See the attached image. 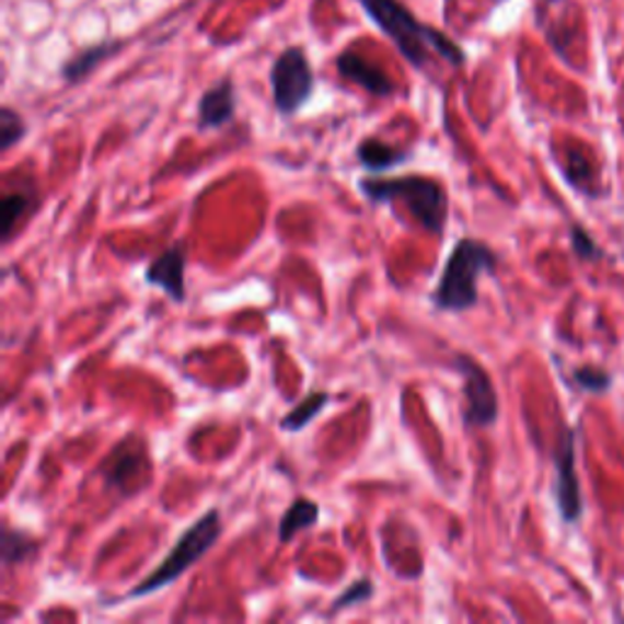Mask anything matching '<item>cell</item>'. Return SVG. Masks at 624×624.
<instances>
[{
    "instance_id": "2e32d148",
    "label": "cell",
    "mask_w": 624,
    "mask_h": 624,
    "mask_svg": "<svg viewBox=\"0 0 624 624\" xmlns=\"http://www.w3.org/2000/svg\"><path fill=\"white\" fill-rule=\"evenodd\" d=\"M330 401H332V395L327 391H312L310 395L303 397V401L290 407V411L281 417L278 427H281L284 432H303L312 419L325 411Z\"/></svg>"
},
{
    "instance_id": "ba28073f",
    "label": "cell",
    "mask_w": 624,
    "mask_h": 624,
    "mask_svg": "<svg viewBox=\"0 0 624 624\" xmlns=\"http://www.w3.org/2000/svg\"><path fill=\"white\" fill-rule=\"evenodd\" d=\"M556 464V505L564 522H578L583 515V498H580V483L576 473V432L564 429L554 451Z\"/></svg>"
},
{
    "instance_id": "e0dca14e",
    "label": "cell",
    "mask_w": 624,
    "mask_h": 624,
    "mask_svg": "<svg viewBox=\"0 0 624 624\" xmlns=\"http://www.w3.org/2000/svg\"><path fill=\"white\" fill-rule=\"evenodd\" d=\"M115 49H117L115 42H103V45H93L89 49L77 51L67 63H63V69H61L63 81H69V83L83 81L103 59L111 57Z\"/></svg>"
},
{
    "instance_id": "4fadbf2b",
    "label": "cell",
    "mask_w": 624,
    "mask_h": 624,
    "mask_svg": "<svg viewBox=\"0 0 624 624\" xmlns=\"http://www.w3.org/2000/svg\"><path fill=\"white\" fill-rule=\"evenodd\" d=\"M354 154H357V161L361 164V169L371 176L389 174V171L403 166L413 159L411 149L389 145V142H383V139H375V137L361 139V142L357 145V152Z\"/></svg>"
},
{
    "instance_id": "6da1fadb",
    "label": "cell",
    "mask_w": 624,
    "mask_h": 624,
    "mask_svg": "<svg viewBox=\"0 0 624 624\" xmlns=\"http://www.w3.org/2000/svg\"><path fill=\"white\" fill-rule=\"evenodd\" d=\"M375 25L383 30L405 61H411L415 69L423 71L429 61V54H437L451 67H461L466 61V54L461 51L454 39H449L442 32L429 27L407 10L401 0H359Z\"/></svg>"
},
{
    "instance_id": "44dd1931",
    "label": "cell",
    "mask_w": 624,
    "mask_h": 624,
    "mask_svg": "<svg viewBox=\"0 0 624 624\" xmlns=\"http://www.w3.org/2000/svg\"><path fill=\"white\" fill-rule=\"evenodd\" d=\"M571 244H574V252L580 256V259H586V262L600 259V246L590 240V234L580 228V224H574L571 228Z\"/></svg>"
},
{
    "instance_id": "30bf717a",
    "label": "cell",
    "mask_w": 624,
    "mask_h": 624,
    "mask_svg": "<svg viewBox=\"0 0 624 624\" xmlns=\"http://www.w3.org/2000/svg\"><path fill=\"white\" fill-rule=\"evenodd\" d=\"M236 113V91L232 79H222L200 95L198 101V130H220L230 125Z\"/></svg>"
},
{
    "instance_id": "d6986e66",
    "label": "cell",
    "mask_w": 624,
    "mask_h": 624,
    "mask_svg": "<svg viewBox=\"0 0 624 624\" xmlns=\"http://www.w3.org/2000/svg\"><path fill=\"white\" fill-rule=\"evenodd\" d=\"M373 593H375V588H373L371 578H357V580H354V583H349L347 588H344L335 600H332L330 612H332V615H339V612H344V610L363 605L366 600L373 598Z\"/></svg>"
},
{
    "instance_id": "277c9868",
    "label": "cell",
    "mask_w": 624,
    "mask_h": 624,
    "mask_svg": "<svg viewBox=\"0 0 624 624\" xmlns=\"http://www.w3.org/2000/svg\"><path fill=\"white\" fill-rule=\"evenodd\" d=\"M220 536H222V515L218 508H210L208 512H203L196 522H190L186 527V532H183L176 544L171 546V552L166 554L164 562H161L142 583H137L130 593L125 596V600L147 598L169 588L174 580L186 574L190 566H196L200 558L220 542Z\"/></svg>"
},
{
    "instance_id": "9c48e42d",
    "label": "cell",
    "mask_w": 624,
    "mask_h": 624,
    "mask_svg": "<svg viewBox=\"0 0 624 624\" xmlns=\"http://www.w3.org/2000/svg\"><path fill=\"white\" fill-rule=\"evenodd\" d=\"M145 284L164 290L174 303L186 300V250L181 242L166 246L149 262L145 268Z\"/></svg>"
},
{
    "instance_id": "ac0fdd59",
    "label": "cell",
    "mask_w": 624,
    "mask_h": 624,
    "mask_svg": "<svg viewBox=\"0 0 624 624\" xmlns=\"http://www.w3.org/2000/svg\"><path fill=\"white\" fill-rule=\"evenodd\" d=\"M25 135H27L25 117L13 111L10 105L0 107V152L8 154L10 149L23 142Z\"/></svg>"
},
{
    "instance_id": "9a60e30c",
    "label": "cell",
    "mask_w": 624,
    "mask_h": 624,
    "mask_svg": "<svg viewBox=\"0 0 624 624\" xmlns=\"http://www.w3.org/2000/svg\"><path fill=\"white\" fill-rule=\"evenodd\" d=\"M37 554H39L37 540H32V536L23 530L3 524V536H0V562H3L5 568L35 562Z\"/></svg>"
},
{
    "instance_id": "8fae6325",
    "label": "cell",
    "mask_w": 624,
    "mask_h": 624,
    "mask_svg": "<svg viewBox=\"0 0 624 624\" xmlns=\"http://www.w3.org/2000/svg\"><path fill=\"white\" fill-rule=\"evenodd\" d=\"M337 71L344 79L361 85L366 93L375 95V99H389L393 93V81L389 79V73H383L375 63L369 59H363L359 51L347 49L337 57Z\"/></svg>"
},
{
    "instance_id": "ffe728a7",
    "label": "cell",
    "mask_w": 624,
    "mask_h": 624,
    "mask_svg": "<svg viewBox=\"0 0 624 624\" xmlns=\"http://www.w3.org/2000/svg\"><path fill=\"white\" fill-rule=\"evenodd\" d=\"M574 381L588 393H605L612 385L610 373L600 371V369H593V366H580V369H576L574 371Z\"/></svg>"
},
{
    "instance_id": "7a4b0ae2",
    "label": "cell",
    "mask_w": 624,
    "mask_h": 624,
    "mask_svg": "<svg viewBox=\"0 0 624 624\" xmlns=\"http://www.w3.org/2000/svg\"><path fill=\"white\" fill-rule=\"evenodd\" d=\"M359 190L366 200L379 203H401L411 210L413 220L429 234L442 236L449 218V196L444 186L432 176L411 174V176H363Z\"/></svg>"
},
{
    "instance_id": "5bb4252c",
    "label": "cell",
    "mask_w": 624,
    "mask_h": 624,
    "mask_svg": "<svg viewBox=\"0 0 624 624\" xmlns=\"http://www.w3.org/2000/svg\"><path fill=\"white\" fill-rule=\"evenodd\" d=\"M317 522H320V505L315 500L303 498V495H298L281 515V520H278V544L293 542L300 532L312 530Z\"/></svg>"
},
{
    "instance_id": "3957f363",
    "label": "cell",
    "mask_w": 624,
    "mask_h": 624,
    "mask_svg": "<svg viewBox=\"0 0 624 624\" xmlns=\"http://www.w3.org/2000/svg\"><path fill=\"white\" fill-rule=\"evenodd\" d=\"M498 254L483 240L464 236L454 244L449 259L439 276V284L432 293V305L439 312H469L478 305V281L483 274H495Z\"/></svg>"
},
{
    "instance_id": "5b68a950",
    "label": "cell",
    "mask_w": 624,
    "mask_h": 624,
    "mask_svg": "<svg viewBox=\"0 0 624 624\" xmlns=\"http://www.w3.org/2000/svg\"><path fill=\"white\" fill-rule=\"evenodd\" d=\"M315 89V73H312L305 51L300 47H288L278 54L271 67V95L278 115L290 117L303 111Z\"/></svg>"
},
{
    "instance_id": "52a82bcc",
    "label": "cell",
    "mask_w": 624,
    "mask_h": 624,
    "mask_svg": "<svg viewBox=\"0 0 624 624\" xmlns=\"http://www.w3.org/2000/svg\"><path fill=\"white\" fill-rule=\"evenodd\" d=\"M101 476L107 488L117 490L120 495H135L142 490L149 478V457L147 444L135 437H127L123 444L113 449V454L101 469Z\"/></svg>"
},
{
    "instance_id": "7c38bea8",
    "label": "cell",
    "mask_w": 624,
    "mask_h": 624,
    "mask_svg": "<svg viewBox=\"0 0 624 624\" xmlns=\"http://www.w3.org/2000/svg\"><path fill=\"white\" fill-rule=\"evenodd\" d=\"M39 206V190L32 186V183H23V186L5 188L3 200H0V212H3V224H0V234H3V242H13V236L18 230L23 228L25 220Z\"/></svg>"
},
{
    "instance_id": "8992f818",
    "label": "cell",
    "mask_w": 624,
    "mask_h": 624,
    "mask_svg": "<svg viewBox=\"0 0 624 624\" xmlns=\"http://www.w3.org/2000/svg\"><path fill=\"white\" fill-rule=\"evenodd\" d=\"M454 369L464 379V397H466V411H464V427L466 429H488L498 423L500 403L495 385L490 381L488 371L483 366L469 357V354H457Z\"/></svg>"
}]
</instances>
